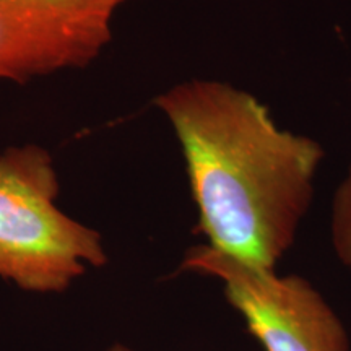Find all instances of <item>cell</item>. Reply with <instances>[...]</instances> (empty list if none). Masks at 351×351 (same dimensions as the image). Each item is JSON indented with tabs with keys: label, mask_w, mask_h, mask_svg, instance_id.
Listing matches in <instances>:
<instances>
[{
	"label": "cell",
	"mask_w": 351,
	"mask_h": 351,
	"mask_svg": "<svg viewBox=\"0 0 351 351\" xmlns=\"http://www.w3.org/2000/svg\"><path fill=\"white\" fill-rule=\"evenodd\" d=\"M173 124L210 247L275 270L313 200L322 147L282 130L247 91L213 80L155 99Z\"/></svg>",
	"instance_id": "obj_1"
},
{
	"label": "cell",
	"mask_w": 351,
	"mask_h": 351,
	"mask_svg": "<svg viewBox=\"0 0 351 351\" xmlns=\"http://www.w3.org/2000/svg\"><path fill=\"white\" fill-rule=\"evenodd\" d=\"M49 153L36 145L0 153V276L34 293H59L106 263L99 232L60 212Z\"/></svg>",
	"instance_id": "obj_2"
},
{
	"label": "cell",
	"mask_w": 351,
	"mask_h": 351,
	"mask_svg": "<svg viewBox=\"0 0 351 351\" xmlns=\"http://www.w3.org/2000/svg\"><path fill=\"white\" fill-rule=\"evenodd\" d=\"M182 269L221 280L265 351H350L339 317L301 276H278L210 245L192 247Z\"/></svg>",
	"instance_id": "obj_3"
},
{
	"label": "cell",
	"mask_w": 351,
	"mask_h": 351,
	"mask_svg": "<svg viewBox=\"0 0 351 351\" xmlns=\"http://www.w3.org/2000/svg\"><path fill=\"white\" fill-rule=\"evenodd\" d=\"M125 0H0V78L25 83L83 67L111 39Z\"/></svg>",
	"instance_id": "obj_4"
},
{
	"label": "cell",
	"mask_w": 351,
	"mask_h": 351,
	"mask_svg": "<svg viewBox=\"0 0 351 351\" xmlns=\"http://www.w3.org/2000/svg\"><path fill=\"white\" fill-rule=\"evenodd\" d=\"M332 241L340 261L351 267V166L333 199Z\"/></svg>",
	"instance_id": "obj_5"
},
{
	"label": "cell",
	"mask_w": 351,
	"mask_h": 351,
	"mask_svg": "<svg viewBox=\"0 0 351 351\" xmlns=\"http://www.w3.org/2000/svg\"><path fill=\"white\" fill-rule=\"evenodd\" d=\"M108 351H134V350L127 348V346H122V345H114V346H111V348H109Z\"/></svg>",
	"instance_id": "obj_6"
}]
</instances>
